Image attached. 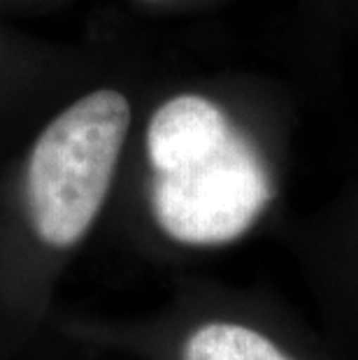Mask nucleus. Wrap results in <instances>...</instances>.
<instances>
[{
	"instance_id": "1",
	"label": "nucleus",
	"mask_w": 358,
	"mask_h": 360,
	"mask_svg": "<svg viewBox=\"0 0 358 360\" xmlns=\"http://www.w3.org/2000/svg\"><path fill=\"white\" fill-rule=\"evenodd\" d=\"M144 151L151 212L174 242L217 247L238 240L270 200L263 160L205 96L181 94L158 107Z\"/></svg>"
},
{
	"instance_id": "2",
	"label": "nucleus",
	"mask_w": 358,
	"mask_h": 360,
	"mask_svg": "<svg viewBox=\"0 0 358 360\" xmlns=\"http://www.w3.org/2000/svg\"><path fill=\"white\" fill-rule=\"evenodd\" d=\"M131 130V103L117 89L75 98L42 126L24 160V202L35 237L70 249L110 195Z\"/></svg>"
},
{
	"instance_id": "3",
	"label": "nucleus",
	"mask_w": 358,
	"mask_h": 360,
	"mask_svg": "<svg viewBox=\"0 0 358 360\" xmlns=\"http://www.w3.org/2000/svg\"><path fill=\"white\" fill-rule=\"evenodd\" d=\"M184 360H291L268 337L235 323H207L188 337Z\"/></svg>"
}]
</instances>
